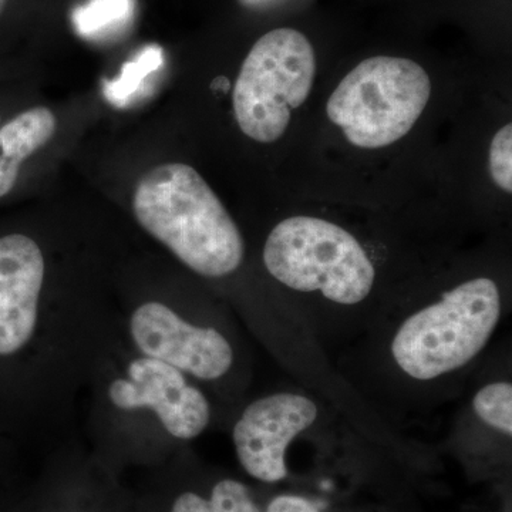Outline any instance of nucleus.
Returning <instances> with one entry per match:
<instances>
[{"mask_svg": "<svg viewBox=\"0 0 512 512\" xmlns=\"http://www.w3.org/2000/svg\"><path fill=\"white\" fill-rule=\"evenodd\" d=\"M80 436L104 467L150 471L220 423L210 394L175 367L131 348L123 328L90 376Z\"/></svg>", "mask_w": 512, "mask_h": 512, "instance_id": "1", "label": "nucleus"}, {"mask_svg": "<svg viewBox=\"0 0 512 512\" xmlns=\"http://www.w3.org/2000/svg\"><path fill=\"white\" fill-rule=\"evenodd\" d=\"M131 348L195 380L231 424L244 404L251 363L234 320L214 306L165 292L124 293L117 303Z\"/></svg>", "mask_w": 512, "mask_h": 512, "instance_id": "2", "label": "nucleus"}, {"mask_svg": "<svg viewBox=\"0 0 512 512\" xmlns=\"http://www.w3.org/2000/svg\"><path fill=\"white\" fill-rule=\"evenodd\" d=\"M134 218L192 274L218 281L244 265L241 229L200 173L187 164L158 165L138 181Z\"/></svg>", "mask_w": 512, "mask_h": 512, "instance_id": "3", "label": "nucleus"}, {"mask_svg": "<svg viewBox=\"0 0 512 512\" xmlns=\"http://www.w3.org/2000/svg\"><path fill=\"white\" fill-rule=\"evenodd\" d=\"M503 295L493 278L476 276L407 313L387 340L394 375L414 386L457 376L487 348L503 318Z\"/></svg>", "mask_w": 512, "mask_h": 512, "instance_id": "4", "label": "nucleus"}, {"mask_svg": "<svg viewBox=\"0 0 512 512\" xmlns=\"http://www.w3.org/2000/svg\"><path fill=\"white\" fill-rule=\"evenodd\" d=\"M262 262L278 284L301 295L353 308L372 295L376 268L359 239L335 222L295 215L265 239Z\"/></svg>", "mask_w": 512, "mask_h": 512, "instance_id": "5", "label": "nucleus"}, {"mask_svg": "<svg viewBox=\"0 0 512 512\" xmlns=\"http://www.w3.org/2000/svg\"><path fill=\"white\" fill-rule=\"evenodd\" d=\"M431 80L406 57L375 56L350 70L330 94L326 113L352 146L379 150L402 140L426 110Z\"/></svg>", "mask_w": 512, "mask_h": 512, "instance_id": "6", "label": "nucleus"}, {"mask_svg": "<svg viewBox=\"0 0 512 512\" xmlns=\"http://www.w3.org/2000/svg\"><path fill=\"white\" fill-rule=\"evenodd\" d=\"M315 76V49L302 32L279 28L259 37L232 92L242 133L262 144L278 141L288 130L292 111L308 100Z\"/></svg>", "mask_w": 512, "mask_h": 512, "instance_id": "7", "label": "nucleus"}, {"mask_svg": "<svg viewBox=\"0 0 512 512\" xmlns=\"http://www.w3.org/2000/svg\"><path fill=\"white\" fill-rule=\"evenodd\" d=\"M318 417L315 400L298 392L281 390L242 404L229 430L239 467L256 483H284L289 477V446Z\"/></svg>", "mask_w": 512, "mask_h": 512, "instance_id": "8", "label": "nucleus"}, {"mask_svg": "<svg viewBox=\"0 0 512 512\" xmlns=\"http://www.w3.org/2000/svg\"><path fill=\"white\" fill-rule=\"evenodd\" d=\"M20 512H134V491L96 460L79 433L47 451Z\"/></svg>", "mask_w": 512, "mask_h": 512, "instance_id": "9", "label": "nucleus"}, {"mask_svg": "<svg viewBox=\"0 0 512 512\" xmlns=\"http://www.w3.org/2000/svg\"><path fill=\"white\" fill-rule=\"evenodd\" d=\"M146 474L134 491V512H264V501L251 485L208 470L191 446Z\"/></svg>", "mask_w": 512, "mask_h": 512, "instance_id": "10", "label": "nucleus"}, {"mask_svg": "<svg viewBox=\"0 0 512 512\" xmlns=\"http://www.w3.org/2000/svg\"><path fill=\"white\" fill-rule=\"evenodd\" d=\"M56 126L55 114L46 107L23 111L0 128V163L20 173V164L49 143Z\"/></svg>", "mask_w": 512, "mask_h": 512, "instance_id": "11", "label": "nucleus"}, {"mask_svg": "<svg viewBox=\"0 0 512 512\" xmlns=\"http://www.w3.org/2000/svg\"><path fill=\"white\" fill-rule=\"evenodd\" d=\"M471 407L481 423L503 434L505 439L511 440L512 384L510 380H494V382L485 383L474 394Z\"/></svg>", "mask_w": 512, "mask_h": 512, "instance_id": "12", "label": "nucleus"}, {"mask_svg": "<svg viewBox=\"0 0 512 512\" xmlns=\"http://www.w3.org/2000/svg\"><path fill=\"white\" fill-rule=\"evenodd\" d=\"M133 9V0H90L74 10L73 23L80 35H100L126 23Z\"/></svg>", "mask_w": 512, "mask_h": 512, "instance_id": "13", "label": "nucleus"}, {"mask_svg": "<svg viewBox=\"0 0 512 512\" xmlns=\"http://www.w3.org/2000/svg\"><path fill=\"white\" fill-rule=\"evenodd\" d=\"M163 64V50L158 46H148L133 62L126 63L120 76L104 86V96L116 106H126L127 100L137 93L144 79Z\"/></svg>", "mask_w": 512, "mask_h": 512, "instance_id": "14", "label": "nucleus"}, {"mask_svg": "<svg viewBox=\"0 0 512 512\" xmlns=\"http://www.w3.org/2000/svg\"><path fill=\"white\" fill-rule=\"evenodd\" d=\"M490 174L500 190L512 192V126L505 124L495 133L490 146Z\"/></svg>", "mask_w": 512, "mask_h": 512, "instance_id": "15", "label": "nucleus"}, {"mask_svg": "<svg viewBox=\"0 0 512 512\" xmlns=\"http://www.w3.org/2000/svg\"><path fill=\"white\" fill-rule=\"evenodd\" d=\"M264 512H323L319 505L306 495L279 493L266 498Z\"/></svg>", "mask_w": 512, "mask_h": 512, "instance_id": "16", "label": "nucleus"}, {"mask_svg": "<svg viewBox=\"0 0 512 512\" xmlns=\"http://www.w3.org/2000/svg\"><path fill=\"white\" fill-rule=\"evenodd\" d=\"M5 444H12V443H10V441L8 439H5V437L0 436V451H2L3 448H5Z\"/></svg>", "mask_w": 512, "mask_h": 512, "instance_id": "17", "label": "nucleus"}, {"mask_svg": "<svg viewBox=\"0 0 512 512\" xmlns=\"http://www.w3.org/2000/svg\"><path fill=\"white\" fill-rule=\"evenodd\" d=\"M6 3H8V0H0V16H2L3 10L6 8Z\"/></svg>", "mask_w": 512, "mask_h": 512, "instance_id": "18", "label": "nucleus"}]
</instances>
